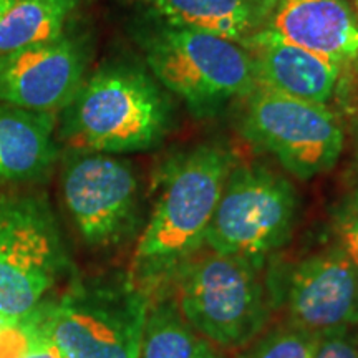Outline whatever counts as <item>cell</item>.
Returning a JSON list of instances; mask_svg holds the SVG:
<instances>
[{"mask_svg": "<svg viewBox=\"0 0 358 358\" xmlns=\"http://www.w3.org/2000/svg\"><path fill=\"white\" fill-rule=\"evenodd\" d=\"M232 166L219 145H201L171 164L153 214L138 241L131 282L146 294L181 268L206 243Z\"/></svg>", "mask_w": 358, "mask_h": 358, "instance_id": "obj_1", "label": "cell"}, {"mask_svg": "<svg viewBox=\"0 0 358 358\" xmlns=\"http://www.w3.org/2000/svg\"><path fill=\"white\" fill-rule=\"evenodd\" d=\"M169 120L168 98L146 71L105 66L64 108L60 136L82 153H136L163 140Z\"/></svg>", "mask_w": 358, "mask_h": 358, "instance_id": "obj_2", "label": "cell"}, {"mask_svg": "<svg viewBox=\"0 0 358 358\" xmlns=\"http://www.w3.org/2000/svg\"><path fill=\"white\" fill-rule=\"evenodd\" d=\"M148 297L124 277L78 280L34 313L64 358H140Z\"/></svg>", "mask_w": 358, "mask_h": 358, "instance_id": "obj_3", "label": "cell"}, {"mask_svg": "<svg viewBox=\"0 0 358 358\" xmlns=\"http://www.w3.org/2000/svg\"><path fill=\"white\" fill-rule=\"evenodd\" d=\"M145 57L153 77L199 115L249 96L257 87L249 52L219 35L163 25L146 38Z\"/></svg>", "mask_w": 358, "mask_h": 358, "instance_id": "obj_4", "label": "cell"}, {"mask_svg": "<svg viewBox=\"0 0 358 358\" xmlns=\"http://www.w3.org/2000/svg\"><path fill=\"white\" fill-rule=\"evenodd\" d=\"M69 267L47 201L32 194L0 196V315H32Z\"/></svg>", "mask_w": 358, "mask_h": 358, "instance_id": "obj_5", "label": "cell"}, {"mask_svg": "<svg viewBox=\"0 0 358 358\" xmlns=\"http://www.w3.org/2000/svg\"><path fill=\"white\" fill-rule=\"evenodd\" d=\"M259 262L208 254L186 262L178 274V310L206 340L239 347L261 332L267 319Z\"/></svg>", "mask_w": 358, "mask_h": 358, "instance_id": "obj_6", "label": "cell"}, {"mask_svg": "<svg viewBox=\"0 0 358 358\" xmlns=\"http://www.w3.org/2000/svg\"><path fill=\"white\" fill-rule=\"evenodd\" d=\"M297 211V192L285 178L262 166L229 173L206 243L213 252L261 262L289 241Z\"/></svg>", "mask_w": 358, "mask_h": 358, "instance_id": "obj_7", "label": "cell"}, {"mask_svg": "<svg viewBox=\"0 0 358 358\" xmlns=\"http://www.w3.org/2000/svg\"><path fill=\"white\" fill-rule=\"evenodd\" d=\"M243 133L303 181L332 169L343 150V129L334 111L262 85L248 96Z\"/></svg>", "mask_w": 358, "mask_h": 358, "instance_id": "obj_8", "label": "cell"}, {"mask_svg": "<svg viewBox=\"0 0 358 358\" xmlns=\"http://www.w3.org/2000/svg\"><path fill=\"white\" fill-rule=\"evenodd\" d=\"M62 186L70 216L87 244L110 248L131 231L138 178L128 161L85 153L70 161Z\"/></svg>", "mask_w": 358, "mask_h": 358, "instance_id": "obj_9", "label": "cell"}, {"mask_svg": "<svg viewBox=\"0 0 358 358\" xmlns=\"http://www.w3.org/2000/svg\"><path fill=\"white\" fill-rule=\"evenodd\" d=\"M87 52L62 35L0 55V103L57 113L73 100L85 82Z\"/></svg>", "mask_w": 358, "mask_h": 358, "instance_id": "obj_10", "label": "cell"}, {"mask_svg": "<svg viewBox=\"0 0 358 358\" xmlns=\"http://www.w3.org/2000/svg\"><path fill=\"white\" fill-rule=\"evenodd\" d=\"M292 325L319 337L358 325V267L335 248L301 261L287 277Z\"/></svg>", "mask_w": 358, "mask_h": 358, "instance_id": "obj_11", "label": "cell"}, {"mask_svg": "<svg viewBox=\"0 0 358 358\" xmlns=\"http://www.w3.org/2000/svg\"><path fill=\"white\" fill-rule=\"evenodd\" d=\"M261 29L338 66L358 58V19L347 0H271Z\"/></svg>", "mask_w": 358, "mask_h": 358, "instance_id": "obj_12", "label": "cell"}, {"mask_svg": "<svg viewBox=\"0 0 358 358\" xmlns=\"http://www.w3.org/2000/svg\"><path fill=\"white\" fill-rule=\"evenodd\" d=\"M241 45L252 58L257 85L320 105L332 98L342 69L334 62L285 42L266 29H259Z\"/></svg>", "mask_w": 358, "mask_h": 358, "instance_id": "obj_13", "label": "cell"}, {"mask_svg": "<svg viewBox=\"0 0 358 358\" xmlns=\"http://www.w3.org/2000/svg\"><path fill=\"white\" fill-rule=\"evenodd\" d=\"M55 113L0 103V182L42 178L57 158Z\"/></svg>", "mask_w": 358, "mask_h": 358, "instance_id": "obj_14", "label": "cell"}, {"mask_svg": "<svg viewBox=\"0 0 358 358\" xmlns=\"http://www.w3.org/2000/svg\"><path fill=\"white\" fill-rule=\"evenodd\" d=\"M166 27L243 43L264 24L271 0H136Z\"/></svg>", "mask_w": 358, "mask_h": 358, "instance_id": "obj_15", "label": "cell"}, {"mask_svg": "<svg viewBox=\"0 0 358 358\" xmlns=\"http://www.w3.org/2000/svg\"><path fill=\"white\" fill-rule=\"evenodd\" d=\"M82 0H12L0 20V55L65 35Z\"/></svg>", "mask_w": 358, "mask_h": 358, "instance_id": "obj_16", "label": "cell"}, {"mask_svg": "<svg viewBox=\"0 0 358 358\" xmlns=\"http://www.w3.org/2000/svg\"><path fill=\"white\" fill-rule=\"evenodd\" d=\"M140 358H224L185 320L178 306L163 301L148 310Z\"/></svg>", "mask_w": 358, "mask_h": 358, "instance_id": "obj_17", "label": "cell"}, {"mask_svg": "<svg viewBox=\"0 0 358 358\" xmlns=\"http://www.w3.org/2000/svg\"><path fill=\"white\" fill-rule=\"evenodd\" d=\"M320 338L297 325L282 327L259 342L252 358H313Z\"/></svg>", "mask_w": 358, "mask_h": 358, "instance_id": "obj_18", "label": "cell"}, {"mask_svg": "<svg viewBox=\"0 0 358 358\" xmlns=\"http://www.w3.org/2000/svg\"><path fill=\"white\" fill-rule=\"evenodd\" d=\"M48 342L40 332L35 315L10 322L0 330V358H25Z\"/></svg>", "mask_w": 358, "mask_h": 358, "instance_id": "obj_19", "label": "cell"}, {"mask_svg": "<svg viewBox=\"0 0 358 358\" xmlns=\"http://www.w3.org/2000/svg\"><path fill=\"white\" fill-rule=\"evenodd\" d=\"M332 231L337 248L358 267V186L348 192L332 214Z\"/></svg>", "mask_w": 358, "mask_h": 358, "instance_id": "obj_20", "label": "cell"}, {"mask_svg": "<svg viewBox=\"0 0 358 358\" xmlns=\"http://www.w3.org/2000/svg\"><path fill=\"white\" fill-rule=\"evenodd\" d=\"M313 358H358V340L348 330L324 335Z\"/></svg>", "mask_w": 358, "mask_h": 358, "instance_id": "obj_21", "label": "cell"}, {"mask_svg": "<svg viewBox=\"0 0 358 358\" xmlns=\"http://www.w3.org/2000/svg\"><path fill=\"white\" fill-rule=\"evenodd\" d=\"M25 358H64V357L60 355V352H58L50 342H45L43 345L35 348V350L30 353V355H27Z\"/></svg>", "mask_w": 358, "mask_h": 358, "instance_id": "obj_22", "label": "cell"}, {"mask_svg": "<svg viewBox=\"0 0 358 358\" xmlns=\"http://www.w3.org/2000/svg\"><path fill=\"white\" fill-rule=\"evenodd\" d=\"M10 3H12V0H0V20H2L3 13L7 12V8L10 7Z\"/></svg>", "mask_w": 358, "mask_h": 358, "instance_id": "obj_23", "label": "cell"}, {"mask_svg": "<svg viewBox=\"0 0 358 358\" xmlns=\"http://www.w3.org/2000/svg\"><path fill=\"white\" fill-rule=\"evenodd\" d=\"M7 325V320L6 319H3V317L2 315H0V330H2L3 329V327H6Z\"/></svg>", "mask_w": 358, "mask_h": 358, "instance_id": "obj_24", "label": "cell"}, {"mask_svg": "<svg viewBox=\"0 0 358 358\" xmlns=\"http://www.w3.org/2000/svg\"><path fill=\"white\" fill-rule=\"evenodd\" d=\"M355 7H357V13H358V0H355ZM358 19V17H357Z\"/></svg>", "mask_w": 358, "mask_h": 358, "instance_id": "obj_25", "label": "cell"}]
</instances>
